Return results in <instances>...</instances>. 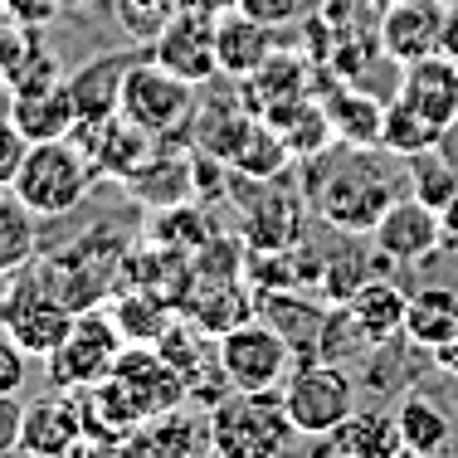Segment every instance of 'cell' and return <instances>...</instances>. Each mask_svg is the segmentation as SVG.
I'll return each instance as SVG.
<instances>
[{
	"mask_svg": "<svg viewBox=\"0 0 458 458\" xmlns=\"http://www.w3.org/2000/svg\"><path fill=\"white\" fill-rule=\"evenodd\" d=\"M39 254V220L15 191H0V278L30 268Z\"/></svg>",
	"mask_w": 458,
	"mask_h": 458,
	"instance_id": "obj_29",
	"label": "cell"
},
{
	"mask_svg": "<svg viewBox=\"0 0 458 458\" xmlns=\"http://www.w3.org/2000/svg\"><path fill=\"white\" fill-rule=\"evenodd\" d=\"M370 239H376L380 259H390V264H424L429 254H439L449 244L439 210H429L414 195H395L390 210L380 215V225L370 229Z\"/></svg>",
	"mask_w": 458,
	"mask_h": 458,
	"instance_id": "obj_10",
	"label": "cell"
},
{
	"mask_svg": "<svg viewBox=\"0 0 458 458\" xmlns=\"http://www.w3.org/2000/svg\"><path fill=\"white\" fill-rule=\"evenodd\" d=\"M25 151H30V137L10 123V113H0V191H10L25 166Z\"/></svg>",
	"mask_w": 458,
	"mask_h": 458,
	"instance_id": "obj_33",
	"label": "cell"
},
{
	"mask_svg": "<svg viewBox=\"0 0 458 458\" xmlns=\"http://www.w3.org/2000/svg\"><path fill=\"white\" fill-rule=\"evenodd\" d=\"M59 458H123V449H117V439H103V434H83V439H73Z\"/></svg>",
	"mask_w": 458,
	"mask_h": 458,
	"instance_id": "obj_38",
	"label": "cell"
},
{
	"mask_svg": "<svg viewBox=\"0 0 458 458\" xmlns=\"http://www.w3.org/2000/svg\"><path fill=\"white\" fill-rule=\"evenodd\" d=\"M274 30L259 25L254 15H244V10H225V15H215V59H220V73L225 79H239L244 83L249 73H259L268 64V54H274Z\"/></svg>",
	"mask_w": 458,
	"mask_h": 458,
	"instance_id": "obj_17",
	"label": "cell"
},
{
	"mask_svg": "<svg viewBox=\"0 0 458 458\" xmlns=\"http://www.w3.org/2000/svg\"><path fill=\"white\" fill-rule=\"evenodd\" d=\"M123 352H127V342H123V332H117V322L107 318V312H98V308H83L79 318H73L69 336L45 356L54 390H93V386H103V380L113 376V366H117Z\"/></svg>",
	"mask_w": 458,
	"mask_h": 458,
	"instance_id": "obj_9",
	"label": "cell"
},
{
	"mask_svg": "<svg viewBox=\"0 0 458 458\" xmlns=\"http://www.w3.org/2000/svg\"><path fill=\"white\" fill-rule=\"evenodd\" d=\"M346 312H352L356 327H361L366 346H380V342H390L395 332H405L410 293L395 288V283H386V278H366L361 288L346 298Z\"/></svg>",
	"mask_w": 458,
	"mask_h": 458,
	"instance_id": "obj_20",
	"label": "cell"
},
{
	"mask_svg": "<svg viewBox=\"0 0 458 458\" xmlns=\"http://www.w3.org/2000/svg\"><path fill=\"white\" fill-rule=\"evenodd\" d=\"M215 356H220V376L229 380V390H249V395H274L298 366L293 342L264 318H244L225 327Z\"/></svg>",
	"mask_w": 458,
	"mask_h": 458,
	"instance_id": "obj_6",
	"label": "cell"
},
{
	"mask_svg": "<svg viewBox=\"0 0 458 458\" xmlns=\"http://www.w3.org/2000/svg\"><path fill=\"white\" fill-rule=\"evenodd\" d=\"M405 336L420 352H444L449 342H458V293L454 288H424L410 298L405 312Z\"/></svg>",
	"mask_w": 458,
	"mask_h": 458,
	"instance_id": "obj_22",
	"label": "cell"
},
{
	"mask_svg": "<svg viewBox=\"0 0 458 458\" xmlns=\"http://www.w3.org/2000/svg\"><path fill=\"white\" fill-rule=\"evenodd\" d=\"M293 420L274 395H249V390H229L225 400L210 405L205 420V444L215 458H283L293 439Z\"/></svg>",
	"mask_w": 458,
	"mask_h": 458,
	"instance_id": "obj_4",
	"label": "cell"
},
{
	"mask_svg": "<svg viewBox=\"0 0 458 458\" xmlns=\"http://www.w3.org/2000/svg\"><path fill=\"white\" fill-rule=\"evenodd\" d=\"M83 395V414H89V434L103 439H123L141 420H157L166 410H181L191 400V386L157 346H127L117 356L113 376Z\"/></svg>",
	"mask_w": 458,
	"mask_h": 458,
	"instance_id": "obj_1",
	"label": "cell"
},
{
	"mask_svg": "<svg viewBox=\"0 0 458 458\" xmlns=\"http://www.w3.org/2000/svg\"><path fill=\"white\" fill-rule=\"evenodd\" d=\"M113 322H117V332H123L127 346H157L161 336L176 327L171 298H161V293H151V288H127L123 298L113 302Z\"/></svg>",
	"mask_w": 458,
	"mask_h": 458,
	"instance_id": "obj_26",
	"label": "cell"
},
{
	"mask_svg": "<svg viewBox=\"0 0 458 458\" xmlns=\"http://www.w3.org/2000/svg\"><path fill=\"white\" fill-rule=\"evenodd\" d=\"M181 10H195V15H225V10H234L239 0H176Z\"/></svg>",
	"mask_w": 458,
	"mask_h": 458,
	"instance_id": "obj_40",
	"label": "cell"
},
{
	"mask_svg": "<svg viewBox=\"0 0 458 458\" xmlns=\"http://www.w3.org/2000/svg\"><path fill=\"white\" fill-rule=\"evenodd\" d=\"M429 361L439 366V370H449V376H458V342H449V346H444V352H434Z\"/></svg>",
	"mask_w": 458,
	"mask_h": 458,
	"instance_id": "obj_42",
	"label": "cell"
},
{
	"mask_svg": "<svg viewBox=\"0 0 458 458\" xmlns=\"http://www.w3.org/2000/svg\"><path fill=\"white\" fill-rule=\"evenodd\" d=\"M73 141L89 151L98 181H127L141 161L151 157V137L137 132L123 113L107 117V123H89V127H73Z\"/></svg>",
	"mask_w": 458,
	"mask_h": 458,
	"instance_id": "obj_15",
	"label": "cell"
},
{
	"mask_svg": "<svg viewBox=\"0 0 458 458\" xmlns=\"http://www.w3.org/2000/svg\"><path fill=\"white\" fill-rule=\"evenodd\" d=\"M302 5H308V0H239V10H244V15H254L259 25H268V30L293 25V20L302 15Z\"/></svg>",
	"mask_w": 458,
	"mask_h": 458,
	"instance_id": "obj_34",
	"label": "cell"
},
{
	"mask_svg": "<svg viewBox=\"0 0 458 458\" xmlns=\"http://www.w3.org/2000/svg\"><path fill=\"white\" fill-rule=\"evenodd\" d=\"M268 127L283 137V147L293 151V161H308V157H322L327 147H332V123H327V107L318 98H298V103L278 107V113L264 117Z\"/></svg>",
	"mask_w": 458,
	"mask_h": 458,
	"instance_id": "obj_25",
	"label": "cell"
},
{
	"mask_svg": "<svg viewBox=\"0 0 458 458\" xmlns=\"http://www.w3.org/2000/svg\"><path fill=\"white\" fill-rule=\"evenodd\" d=\"M117 113H123L137 132H147L151 141H166L195 117V83L166 73L151 54H141L132 69H127V79H123Z\"/></svg>",
	"mask_w": 458,
	"mask_h": 458,
	"instance_id": "obj_8",
	"label": "cell"
},
{
	"mask_svg": "<svg viewBox=\"0 0 458 458\" xmlns=\"http://www.w3.org/2000/svg\"><path fill=\"white\" fill-rule=\"evenodd\" d=\"M283 410H288V420L298 434L332 439V434L356 414V380L346 376L342 361L308 356V361H298L293 376L283 380Z\"/></svg>",
	"mask_w": 458,
	"mask_h": 458,
	"instance_id": "obj_7",
	"label": "cell"
},
{
	"mask_svg": "<svg viewBox=\"0 0 458 458\" xmlns=\"http://www.w3.org/2000/svg\"><path fill=\"white\" fill-rule=\"evenodd\" d=\"M127 195H137L147 210H171V205H185L195 191V176H191V161H176V157H161L151 151L147 161L123 181Z\"/></svg>",
	"mask_w": 458,
	"mask_h": 458,
	"instance_id": "obj_23",
	"label": "cell"
},
{
	"mask_svg": "<svg viewBox=\"0 0 458 458\" xmlns=\"http://www.w3.org/2000/svg\"><path fill=\"white\" fill-rule=\"evenodd\" d=\"M10 123L20 127L30 141H59L73 137L79 113H73L69 83H39V89H15L10 93Z\"/></svg>",
	"mask_w": 458,
	"mask_h": 458,
	"instance_id": "obj_18",
	"label": "cell"
},
{
	"mask_svg": "<svg viewBox=\"0 0 458 458\" xmlns=\"http://www.w3.org/2000/svg\"><path fill=\"white\" fill-rule=\"evenodd\" d=\"M444 15L449 5L444 0H395V5L380 10L376 20V45L390 64H414L424 54H439V35H444Z\"/></svg>",
	"mask_w": 458,
	"mask_h": 458,
	"instance_id": "obj_11",
	"label": "cell"
},
{
	"mask_svg": "<svg viewBox=\"0 0 458 458\" xmlns=\"http://www.w3.org/2000/svg\"><path fill=\"white\" fill-rule=\"evenodd\" d=\"M73 318H79V308L64 298V288L54 283L49 268H20L0 288V336H10L35 361H45L69 336Z\"/></svg>",
	"mask_w": 458,
	"mask_h": 458,
	"instance_id": "obj_2",
	"label": "cell"
},
{
	"mask_svg": "<svg viewBox=\"0 0 458 458\" xmlns=\"http://www.w3.org/2000/svg\"><path fill=\"white\" fill-rule=\"evenodd\" d=\"M89 434V414H83L79 390H54V395L25 405V429H20V454L30 458H59L73 439Z\"/></svg>",
	"mask_w": 458,
	"mask_h": 458,
	"instance_id": "obj_14",
	"label": "cell"
},
{
	"mask_svg": "<svg viewBox=\"0 0 458 458\" xmlns=\"http://www.w3.org/2000/svg\"><path fill=\"white\" fill-rule=\"evenodd\" d=\"M336 439V458H405V439L390 410H356Z\"/></svg>",
	"mask_w": 458,
	"mask_h": 458,
	"instance_id": "obj_24",
	"label": "cell"
},
{
	"mask_svg": "<svg viewBox=\"0 0 458 458\" xmlns=\"http://www.w3.org/2000/svg\"><path fill=\"white\" fill-rule=\"evenodd\" d=\"M390 200H395V181H390L386 151H352L342 166L327 171L318 191V215L342 234H370L390 210Z\"/></svg>",
	"mask_w": 458,
	"mask_h": 458,
	"instance_id": "obj_5",
	"label": "cell"
},
{
	"mask_svg": "<svg viewBox=\"0 0 458 458\" xmlns=\"http://www.w3.org/2000/svg\"><path fill=\"white\" fill-rule=\"evenodd\" d=\"M439 54L444 59L458 64V5H449V15H444V35H439Z\"/></svg>",
	"mask_w": 458,
	"mask_h": 458,
	"instance_id": "obj_39",
	"label": "cell"
},
{
	"mask_svg": "<svg viewBox=\"0 0 458 458\" xmlns=\"http://www.w3.org/2000/svg\"><path fill=\"white\" fill-rule=\"evenodd\" d=\"M20 429H25V405H20V395H0V458L20 454Z\"/></svg>",
	"mask_w": 458,
	"mask_h": 458,
	"instance_id": "obj_36",
	"label": "cell"
},
{
	"mask_svg": "<svg viewBox=\"0 0 458 458\" xmlns=\"http://www.w3.org/2000/svg\"><path fill=\"white\" fill-rule=\"evenodd\" d=\"M395 424H400V439H405V454L439 458L444 444L454 439L449 414H444V405H439V400H429V395H405V400H400Z\"/></svg>",
	"mask_w": 458,
	"mask_h": 458,
	"instance_id": "obj_28",
	"label": "cell"
},
{
	"mask_svg": "<svg viewBox=\"0 0 458 458\" xmlns=\"http://www.w3.org/2000/svg\"><path fill=\"white\" fill-rule=\"evenodd\" d=\"M454 191H458V171L439 157V151H424V157L410 161V195L414 200H424L429 210H444Z\"/></svg>",
	"mask_w": 458,
	"mask_h": 458,
	"instance_id": "obj_31",
	"label": "cell"
},
{
	"mask_svg": "<svg viewBox=\"0 0 458 458\" xmlns=\"http://www.w3.org/2000/svg\"><path fill=\"white\" fill-rule=\"evenodd\" d=\"M141 59V45L137 49H113V54H98V59L79 64L73 73H64L69 83V98H73V113H79V127L89 123H107L117 117V98H123V79L127 69Z\"/></svg>",
	"mask_w": 458,
	"mask_h": 458,
	"instance_id": "obj_13",
	"label": "cell"
},
{
	"mask_svg": "<svg viewBox=\"0 0 458 458\" xmlns=\"http://www.w3.org/2000/svg\"><path fill=\"white\" fill-rule=\"evenodd\" d=\"M444 141V127H434L429 117L420 113V107H410L405 98H390L386 103V127H380V151L395 161H414L424 157V151H439Z\"/></svg>",
	"mask_w": 458,
	"mask_h": 458,
	"instance_id": "obj_27",
	"label": "cell"
},
{
	"mask_svg": "<svg viewBox=\"0 0 458 458\" xmlns=\"http://www.w3.org/2000/svg\"><path fill=\"white\" fill-rule=\"evenodd\" d=\"M400 98L410 107H420L434 127H458V64L444 59V54H424L400 69Z\"/></svg>",
	"mask_w": 458,
	"mask_h": 458,
	"instance_id": "obj_16",
	"label": "cell"
},
{
	"mask_svg": "<svg viewBox=\"0 0 458 458\" xmlns=\"http://www.w3.org/2000/svg\"><path fill=\"white\" fill-rule=\"evenodd\" d=\"M366 5H376V10H386V5H395V0H366Z\"/></svg>",
	"mask_w": 458,
	"mask_h": 458,
	"instance_id": "obj_44",
	"label": "cell"
},
{
	"mask_svg": "<svg viewBox=\"0 0 458 458\" xmlns=\"http://www.w3.org/2000/svg\"><path fill=\"white\" fill-rule=\"evenodd\" d=\"M439 220H444V239H449V244H458V191L449 195V205L439 210Z\"/></svg>",
	"mask_w": 458,
	"mask_h": 458,
	"instance_id": "obj_41",
	"label": "cell"
},
{
	"mask_svg": "<svg viewBox=\"0 0 458 458\" xmlns=\"http://www.w3.org/2000/svg\"><path fill=\"white\" fill-rule=\"evenodd\" d=\"M0 113H10V89L0 83Z\"/></svg>",
	"mask_w": 458,
	"mask_h": 458,
	"instance_id": "obj_43",
	"label": "cell"
},
{
	"mask_svg": "<svg viewBox=\"0 0 458 458\" xmlns=\"http://www.w3.org/2000/svg\"><path fill=\"white\" fill-rule=\"evenodd\" d=\"M176 10H181L176 0H113V15L123 25V35L141 49L157 45V35L176 20Z\"/></svg>",
	"mask_w": 458,
	"mask_h": 458,
	"instance_id": "obj_30",
	"label": "cell"
},
{
	"mask_svg": "<svg viewBox=\"0 0 458 458\" xmlns=\"http://www.w3.org/2000/svg\"><path fill=\"white\" fill-rule=\"evenodd\" d=\"M93 181H98V171H93L89 151L73 137H59V141H30L25 166H20L10 191L25 200V210L35 220H64V215H73L89 200Z\"/></svg>",
	"mask_w": 458,
	"mask_h": 458,
	"instance_id": "obj_3",
	"label": "cell"
},
{
	"mask_svg": "<svg viewBox=\"0 0 458 458\" xmlns=\"http://www.w3.org/2000/svg\"><path fill=\"white\" fill-rule=\"evenodd\" d=\"M59 5H64V10H69V5H79V0H59Z\"/></svg>",
	"mask_w": 458,
	"mask_h": 458,
	"instance_id": "obj_45",
	"label": "cell"
},
{
	"mask_svg": "<svg viewBox=\"0 0 458 458\" xmlns=\"http://www.w3.org/2000/svg\"><path fill=\"white\" fill-rule=\"evenodd\" d=\"M322 107H327V123H332V137L342 141L346 151H376V147H380L386 103H380L376 93L336 83V89L322 98Z\"/></svg>",
	"mask_w": 458,
	"mask_h": 458,
	"instance_id": "obj_19",
	"label": "cell"
},
{
	"mask_svg": "<svg viewBox=\"0 0 458 458\" xmlns=\"http://www.w3.org/2000/svg\"><path fill=\"white\" fill-rule=\"evenodd\" d=\"M200 439H205V429H195L191 414L166 410L157 420H141L132 434H123L117 449H123V458H191Z\"/></svg>",
	"mask_w": 458,
	"mask_h": 458,
	"instance_id": "obj_21",
	"label": "cell"
},
{
	"mask_svg": "<svg viewBox=\"0 0 458 458\" xmlns=\"http://www.w3.org/2000/svg\"><path fill=\"white\" fill-rule=\"evenodd\" d=\"M0 10H5V15H15L20 25H30V30H45L64 5H59V0H0Z\"/></svg>",
	"mask_w": 458,
	"mask_h": 458,
	"instance_id": "obj_37",
	"label": "cell"
},
{
	"mask_svg": "<svg viewBox=\"0 0 458 458\" xmlns=\"http://www.w3.org/2000/svg\"><path fill=\"white\" fill-rule=\"evenodd\" d=\"M39 49V30L20 25L15 15H5L0 10V83H10L20 69L30 64V54Z\"/></svg>",
	"mask_w": 458,
	"mask_h": 458,
	"instance_id": "obj_32",
	"label": "cell"
},
{
	"mask_svg": "<svg viewBox=\"0 0 458 458\" xmlns=\"http://www.w3.org/2000/svg\"><path fill=\"white\" fill-rule=\"evenodd\" d=\"M25 376H30V356L10 336H0V395H20Z\"/></svg>",
	"mask_w": 458,
	"mask_h": 458,
	"instance_id": "obj_35",
	"label": "cell"
},
{
	"mask_svg": "<svg viewBox=\"0 0 458 458\" xmlns=\"http://www.w3.org/2000/svg\"><path fill=\"white\" fill-rule=\"evenodd\" d=\"M151 59L166 73H176L185 83H210L220 73V59H215V15H195V10H176L166 30L157 35V45L147 49Z\"/></svg>",
	"mask_w": 458,
	"mask_h": 458,
	"instance_id": "obj_12",
	"label": "cell"
},
{
	"mask_svg": "<svg viewBox=\"0 0 458 458\" xmlns=\"http://www.w3.org/2000/svg\"><path fill=\"white\" fill-rule=\"evenodd\" d=\"M0 288H5V278H0Z\"/></svg>",
	"mask_w": 458,
	"mask_h": 458,
	"instance_id": "obj_46",
	"label": "cell"
}]
</instances>
